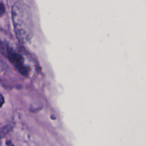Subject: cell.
<instances>
[{"label":"cell","mask_w":146,"mask_h":146,"mask_svg":"<svg viewBox=\"0 0 146 146\" xmlns=\"http://www.w3.org/2000/svg\"><path fill=\"white\" fill-rule=\"evenodd\" d=\"M14 31L19 41L26 43L33 36V21L29 7L21 1L16 2L11 9Z\"/></svg>","instance_id":"obj_1"},{"label":"cell","mask_w":146,"mask_h":146,"mask_svg":"<svg viewBox=\"0 0 146 146\" xmlns=\"http://www.w3.org/2000/svg\"><path fill=\"white\" fill-rule=\"evenodd\" d=\"M4 103V98L3 97V96L0 94V107H1L3 106Z\"/></svg>","instance_id":"obj_4"},{"label":"cell","mask_w":146,"mask_h":146,"mask_svg":"<svg viewBox=\"0 0 146 146\" xmlns=\"http://www.w3.org/2000/svg\"><path fill=\"white\" fill-rule=\"evenodd\" d=\"M5 12V7L4 5L1 2H0V17L3 15Z\"/></svg>","instance_id":"obj_3"},{"label":"cell","mask_w":146,"mask_h":146,"mask_svg":"<svg viewBox=\"0 0 146 146\" xmlns=\"http://www.w3.org/2000/svg\"><path fill=\"white\" fill-rule=\"evenodd\" d=\"M8 58L21 74L24 76H27L28 74V69L24 66V60H23L22 56L21 55L14 52V51H9Z\"/></svg>","instance_id":"obj_2"}]
</instances>
